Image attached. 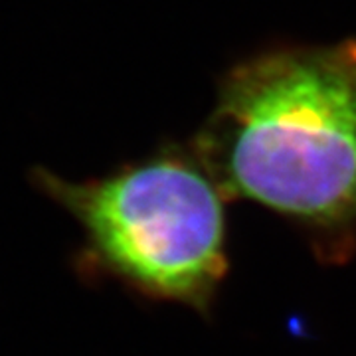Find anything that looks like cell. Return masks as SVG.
Wrapping results in <instances>:
<instances>
[{"label": "cell", "mask_w": 356, "mask_h": 356, "mask_svg": "<svg viewBox=\"0 0 356 356\" xmlns=\"http://www.w3.org/2000/svg\"><path fill=\"white\" fill-rule=\"evenodd\" d=\"M196 159L226 198L343 240L356 228V46L275 51L234 70Z\"/></svg>", "instance_id": "6da1fadb"}, {"label": "cell", "mask_w": 356, "mask_h": 356, "mask_svg": "<svg viewBox=\"0 0 356 356\" xmlns=\"http://www.w3.org/2000/svg\"><path fill=\"white\" fill-rule=\"evenodd\" d=\"M36 178L83 229L93 266L153 299L198 311L214 301L228 273L226 194L198 159L163 153L83 182Z\"/></svg>", "instance_id": "7a4b0ae2"}]
</instances>
